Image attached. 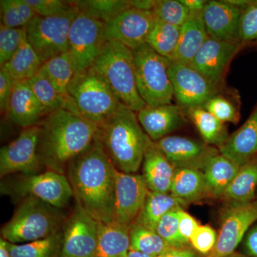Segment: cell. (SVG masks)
I'll return each instance as SVG.
<instances>
[{
    "mask_svg": "<svg viewBox=\"0 0 257 257\" xmlns=\"http://www.w3.org/2000/svg\"><path fill=\"white\" fill-rule=\"evenodd\" d=\"M116 169L100 140L68 165V179L77 204L98 222L114 221Z\"/></svg>",
    "mask_w": 257,
    "mask_h": 257,
    "instance_id": "6da1fadb",
    "label": "cell"
},
{
    "mask_svg": "<svg viewBox=\"0 0 257 257\" xmlns=\"http://www.w3.org/2000/svg\"><path fill=\"white\" fill-rule=\"evenodd\" d=\"M40 126V160L49 170L61 174H64L66 165L92 145L98 132L94 123L64 109L49 113Z\"/></svg>",
    "mask_w": 257,
    "mask_h": 257,
    "instance_id": "7a4b0ae2",
    "label": "cell"
},
{
    "mask_svg": "<svg viewBox=\"0 0 257 257\" xmlns=\"http://www.w3.org/2000/svg\"><path fill=\"white\" fill-rule=\"evenodd\" d=\"M97 138L115 168L135 174L143 165L150 138L142 127L138 114L124 105L98 126Z\"/></svg>",
    "mask_w": 257,
    "mask_h": 257,
    "instance_id": "3957f363",
    "label": "cell"
},
{
    "mask_svg": "<svg viewBox=\"0 0 257 257\" xmlns=\"http://www.w3.org/2000/svg\"><path fill=\"white\" fill-rule=\"evenodd\" d=\"M99 74L122 105L138 113L147 106L138 92L131 49L107 41L92 68Z\"/></svg>",
    "mask_w": 257,
    "mask_h": 257,
    "instance_id": "277c9868",
    "label": "cell"
},
{
    "mask_svg": "<svg viewBox=\"0 0 257 257\" xmlns=\"http://www.w3.org/2000/svg\"><path fill=\"white\" fill-rule=\"evenodd\" d=\"M59 209L37 198H24L14 215L2 228V237L12 243L45 239L60 231L62 216Z\"/></svg>",
    "mask_w": 257,
    "mask_h": 257,
    "instance_id": "5b68a950",
    "label": "cell"
},
{
    "mask_svg": "<svg viewBox=\"0 0 257 257\" xmlns=\"http://www.w3.org/2000/svg\"><path fill=\"white\" fill-rule=\"evenodd\" d=\"M69 94L78 114L97 126L122 105L104 79L92 69L74 74Z\"/></svg>",
    "mask_w": 257,
    "mask_h": 257,
    "instance_id": "8992f818",
    "label": "cell"
},
{
    "mask_svg": "<svg viewBox=\"0 0 257 257\" xmlns=\"http://www.w3.org/2000/svg\"><path fill=\"white\" fill-rule=\"evenodd\" d=\"M137 86L148 106L172 104L173 87L169 76L170 60L147 44L133 50Z\"/></svg>",
    "mask_w": 257,
    "mask_h": 257,
    "instance_id": "52a82bcc",
    "label": "cell"
},
{
    "mask_svg": "<svg viewBox=\"0 0 257 257\" xmlns=\"http://www.w3.org/2000/svg\"><path fill=\"white\" fill-rule=\"evenodd\" d=\"M79 13L74 8L57 16L43 18L37 15L25 28L27 40L42 63L68 52L69 30Z\"/></svg>",
    "mask_w": 257,
    "mask_h": 257,
    "instance_id": "ba28073f",
    "label": "cell"
},
{
    "mask_svg": "<svg viewBox=\"0 0 257 257\" xmlns=\"http://www.w3.org/2000/svg\"><path fill=\"white\" fill-rule=\"evenodd\" d=\"M1 192L15 198H37L60 209L66 207L74 197L68 178L64 174L52 170L36 175H23L10 184L3 183Z\"/></svg>",
    "mask_w": 257,
    "mask_h": 257,
    "instance_id": "9c48e42d",
    "label": "cell"
},
{
    "mask_svg": "<svg viewBox=\"0 0 257 257\" xmlns=\"http://www.w3.org/2000/svg\"><path fill=\"white\" fill-rule=\"evenodd\" d=\"M106 24L89 15L79 13L71 25L68 52L75 73L93 67L106 44Z\"/></svg>",
    "mask_w": 257,
    "mask_h": 257,
    "instance_id": "30bf717a",
    "label": "cell"
},
{
    "mask_svg": "<svg viewBox=\"0 0 257 257\" xmlns=\"http://www.w3.org/2000/svg\"><path fill=\"white\" fill-rule=\"evenodd\" d=\"M40 124L25 128L18 138L0 150L1 177L13 173L39 174L42 165L38 154Z\"/></svg>",
    "mask_w": 257,
    "mask_h": 257,
    "instance_id": "8fae6325",
    "label": "cell"
},
{
    "mask_svg": "<svg viewBox=\"0 0 257 257\" xmlns=\"http://www.w3.org/2000/svg\"><path fill=\"white\" fill-rule=\"evenodd\" d=\"M168 72L174 98L184 111L203 106L211 98L220 94L221 87L190 66L170 60Z\"/></svg>",
    "mask_w": 257,
    "mask_h": 257,
    "instance_id": "7c38bea8",
    "label": "cell"
},
{
    "mask_svg": "<svg viewBox=\"0 0 257 257\" xmlns=\"http://www.w3.org/2000/svg\"><path fill=\"white\" fill-rule=\"evenodd\" d=\"M60 257H94L98 221L77 204L64 224Z\"/></svg>",
    "mask_w": 257,
    "mask_h": 257,
    "instance_id": "4fadbf2b",
    "label": "cell"
},
{
    "mask_svg": "<svg viewBox=\"0 0 257 257\" xmlns=\"http://www.w3.org/2000/svg\"><path fill=\"white\" fill-rule=\"evenodd\" d=\"M257 221V201L243 205L229 204L222 216L217 241L206 257H224L234 253L248 229Z\"/></svg>",
    "mask_w": 257,
    "mask_h": 257,
    "instance_id": "5bb4252c",
    "label": "cell"
},
{
    "mask_svg": "<svg viewBox=\"0 0 257 257\" xmlns=\"http://www.w3.org/2000/svg\"><path fill=\"white\" fill-rule=\"evenodd\" d=\"M155 23L152 11L132 7L106 24L104 37L106 42H118L133 50L146 44Z\"/></svg>",
    "mask_w": 257,
    "mask_h": 257,
    "instance_id": "9a60e30c",
    "label": "cell"
},
{
    "mask_svg": "<svg viewBox=\"0 0 257 257\" xmlns=\"http://www.w3.org/2000/svg\"><path fill=\"white\" fill-rule=\"evenodd\" d=\"M149 192L143 175L116 170L114 221L130 227L140 214Z\"/></svg>",
    "mask_w": 257,
    "mask_h": 257,
    "instance_id": "2e32d148",
    "label": "cell"
},
{
    "mask_svg": "<svg viewBox=\"0 0 257 257\" xmlns=\"http://www.w3.org/2000/svg\"><path fill=\"white\" fill-rule=\"evenodd\" d=\"M175 169L202 171L207 162L219 153L218 148L179 136H167L155 142Z\"/></svg>",
    "mask_w": 257,
    "mask_h": 257,
    "instance_id": "e0dca14e",
    "label": "cell"
},
{
    "mask_svg": "<svg viewBox=\"0 0 257 257\" xmlns=\"http://www.w3.org/2000/svg\"><path fill=\"white\" fill-rule=\"evenodd\" d=\"M242 46L209 37L189 66L221 87L230 62Z\"/></svg>",
    "mask_w": 257,
    "mask_h": 257,
    "instance_id": "ac0fdd59",
    "label": "cell"
},
{
    "mask_svg": "<svg viewBox=\"0 0 257 257\" xmlns=\"http://www.w3.org/2000/svg\"><path fill=\"white\" fill-rule=\"evenodd\" d=\"M243 8L229 1H207L203 19L208 35L231 43L242 44L240 40V22Z\"/></svg>",
    "mask_w": 257,
    "mask_h": 257,
    "instance_id": "d6986e66",
    "label": "cell"
},
{
    "mask_svg": "<svg viewBox=\"0 0 257 257\" xmlns=\"http://www.w3.org/2000/svg\"><path fill=\"white\" fill-rule=\"evenodd\" d=\"M7 113L15 124L23 128L40 124L49 114L27 80L14 81Z\"/></svg>",
    "mask_w": 257,
    "mask_h": 257,
    "instance_id": "ffe728a7",
    "label": "cell"
},
{
    "mask_svg": "<svg viewBox=\"0 0 257 257\" xmlns=\"http://www.w3.org/2000/svg\"><path fill=\"white\" fill-rule=\"evenodd\" d=\"M137 114L142 127L153 142L169 136L186 123L182 108L172 104L147 105Z\"/></svg>",
    "mask_w": 257,
    "mask_h": 257,
    "instance_id": "44dd1931",
    "label": "cell"
},
{
    "mask_svg": "<svg viewBox=\"0 0 257 257\" xmlns=\"http://www.w3.org/2000/svg\"><path fill=\"white\" fill-rule=\"evenodd\" d=\"M224 157L239 167L255 159L257 155V107L244 124L219 149Z\"/></svg>",
    "mask_w": 257,
    "mask_h": 257,
    "instance_id": "7402d4cb",
    "label": "cell"
},
{
    "mask_svg": "<svg viewBox=\"0 0 257 257\" xmlns=\"http://www.w3.org/2000/svg\"><path fill=\"white\" fill-rule=\"evenodd\" d=\"M175 171V167L150 139L144 155L142 175L150 191L170 193Z\"/></svg>",
    "mask_w": 257,
    "mask_h": 257,
    "instance_id": "603a6c76",
    "label": "cell"
},
{
    "mask_svg": "<svg viewBox=\"0 0 257 257\" xmlns=\"http://www.w3.org/2000/svg\"><path fill=\"white\" fill-rule=\"evenodd\" d=\"M208 37L203 12L191 13L188 20L181 27L178 45L171 61L189 66Z\"/></svg>",
    "mask_w": 257,
    "mask_h": 257,
    "instance_id": "cb8c5ba5",
    "label": "cell"
},
{
    "mask_svg": "<svg viewBox=\"0 0 257 257\" xmlns=\"http://www.w3.org/2000/svg\"><path fill=\"white\" fill-rule=\"evenodd\" d=\"M130 228L115 221L98 222L94 257H127L130 251Z\"/></svg>",
    "mask_w": 257,
    "mask_h": 257,
    "instance_id": "d4e9b609",
    "label": "cell"
},
{
    "mask_svg": "<svg viewBox=\"0 0 257 257\" xmlns=\"http://www.w3.org/2000/svg\"><path fill=\"white\" fill-rule=\"evenodd\" d=\"M240 167L220 152L207 162L203 170L207 195L221 197L239 172Z\"/></svg>",
    "mask_w": 257,
    "mask_h": 257,
    "instance_id": "484cf974",
    "label": "cell"
},
{
    "mask_svg": "<svg viewBox=\"0 0 257 257\" xmlns=\"http://www.w3.org/2000/svg\"><path fill=\"white\" fill-rule=\"evenodd\" d=\"M187 205V203L170 193L150 191L135 221L147 229L156 231L157 225L165 214L174 209H184Z\"/></svg>",
    "mask_w": 257,
    "mask_h": 257,
    "instance_id": "4316f807",
    "label": "cell"
},
{
    "mask_svg": "<svg viewBox=\"0 0 257 257\" xmlns=\"http://www.w3.org/2000/svg\"><path fill=\"white\" fill-rule=\"evenodd\" d=\"M40 70L50 81L57 92L68 103L69 111L78 114L69 94V84L75 74L69 52H64L44 62Z\"/></svg>",
    "mask_w": 257,
    "mask_h": 257,
    "instance_id": "83f0119b",
    "label": "cell"
},
{
    "mask_svg": "<svg viewBox=\"0 0 257 257\" xmlns=\"http://www.w3.org/2000/svg\"><path fill=\"white\" fill-rule=\"evenodd\" d=\"M257 187V159L240 167L222 197L229 204L243 205L253 202Z\"/></svg>",
    "mask_w": 257,
    "mask_h": 257,
    "instance_id": "f1b7e54d",
    "label": "cell"
},
{
    "mask_svg": "<svg viewBox=\"0 0 257 257\" xmlns=\"http://www.w3.org/2000/svg\"><path fill=\"white\" fill-rule=\"evenodd\" d=\"M170 193L187 204L208 196L202 171L176 169Z\"/></svg>",
    "mask_w": 257,
    "mask_h": 257,
    "instance_id": "f546056e",
    "label": "cell"
},
{
    "mask_svg": "<svg viewBox=\"0 0 257 257\" xmlns=\"http://www.w3.org/2000/svg\"><path fill=\"white\" fill-rule=\"evenodd\" d=\"M185 111L200 133L204 143L219 149L227 141L229 135L224 123L216 119L203 106L191 108Z\"/></svg>",
    "mask_w": 257,
    "mask_h": 257,
    "instance_id": "4dcf8cb0",
    "label": "cell"
},
{
    "mask_svg": "<svg viewBox=\"0 0 257 257\" xmlns=\"http://www.w3.org/2000/svg\"><path fill=\"white\" fill-rule=\"evenodd\" d=\"M42 64L25 36L15 55L3 67L8 70L15 81H23L28 80L37 74Z\"/></svg>",
    "mask_w": 257,
    "mask_h": 257,
    "instance_id": "1f68e13d",
    "label": "cell"
},
{
    "mask_svg": "<svg viewBox=\"0 0 257 257\" xmlns=\"http://www.w3.org/2000/svg\"><path fill=\"white\" fill-rule=\"evenodd\" d=\"M63 234L58 231L45 239L31 242L12 243L8 241L11 257H60Z\"/></svg>",
    "mask_w": 257,
    "mask_h": 257,
    "instance_id": "d6a6232c",
    "label": "cell"
},
{
    "mask_svg": "<svg viewBox=\"0 0 257 257\" xmlns=\"http://www.w3.org/2000/svg\"><path fill=\"white\" fill-rule=\"evenodd\" d=\"M180 32L179 27L155 20L146 43L162 57L172 60L178 45Z\"/></svg>",
    "mask_w": 257,
    "mask_h": 257,
    "instance_id": "836d02e7",
    "label": "cell"
},
{
    "mask_svg": "<svg viewBox=\"0 0 257 257\" xmlns=\"http://www.w3.org/2000/svg\"><path fill=\"white\" fill-rule=\"evenodd\" d=\"M130 250L158 256L172 247L157 234L136 221L130 228Z\"/></svg>",
    "mask_w": 257,
    "mask_h": 257,
    "instance_id": "e575fe53",
    "label": "cell"
},
{
    "mask_svg": "<svg viewBox=\"0 0 257 257\" xmlns=\"http://www.w3.org/2000/svg\"><path fill=\"white\" fill-rule=\"evenodd\" d=\"M79 13L107 24L121 12L132 8L131 0H80L72 1Z\"/></svg>",
    "mask_w": 257,
    "mask_h": 257,
    "instance_id": "d590c367",
    "label": "cell"
},
{
    "mask_svg": "<svg viewBox=\"0 0 257 257\" xmlns=\"http://www.w3.org/2000/svg\"><path fill=\"white\" fill-rule=\"evenodd\" d=\"M27 81L34 94L49 113L60 109L69 110L68 103L57 92L41 71L39 70L37 74Z\"/></svg>",
    "mask_w": 257,
    "mask_h": 257,
    "instance_id": "8d00e7d4",
    "label": "cell"
},
{
    "mask_svg": "<svg viewBox=\"0 0 257 257\" xmlns=\"http://www.w3.org/2000/svg\"><path fill=\"white\" fill-rule=\"evenodd\" d=\"M1 23L10 28H25L37 13L25 0H1Z\"/></svg>",
    "mask_w": 257,
    "mask_h": 257,
    "instance_id": "74e56055",
    "label": "cell"
},
{
    "mask_svg": "<svg viewBox=\"0 0 257 257\" xmlns=\"http://www.w3.org/2000/svg\"><path fill=\"white\" fill-rule=\"evenodd\" d=\"M152 13L155 20L179 28L186 23L191 14L180 0H156Z\"/></svg>",
    "mask_w": 257,
    "mask_h": 257,
    "instance_id": "f35d334b",
    "label": "cell"
},
{
    "mask_svg": "<svg viewBox=\"0 0 257 257\" xmlns=\"http://www.w3.org/2000/svg\"><path fill=\"white\" fill-rule=\"evenodd\" d=\"M180 209H174L167 213L157 225V234L172 247H185L189 243L179 233V211Z\"/></svg>",
    "mask_w": 257,
    "mask_h": 257,
    "instance_id": "ab89813d",
    "label": "cell"
},
{
    "mask_svg": "<svg viewBox=\"0 0 257 257\" xmlns=\"http://www.w3.org/2000/svg\"><path fill=\"white\" fill-rule=\"evenodd\" d=\"M25 28H10L0 25V66L3 67L15 55L24 38Z\"/></svg>",
    "mask_w": 257,
    "mask_h": 257,
    "instance_id": "60d3db41",
    "label": "cell"
},
{
    "mask_svg": "<svg viewBox=\"0 0 257 257\" xmlns=\"http://www.w3.org/2000/svg\"><path fill=\"white\" fill-rule=\"evenodd\" d=\"M203 107L221 122H232L235 124L239 121V111L236 106L221 94L211 98Z\"/></svg>",
    "mask_w": 257,
    "mask_h": 257,
    "instance_id": "b9f144b4",
    "label": "cell"
},
{
    "mask_svg": "<svg viewBox=\"0 0 257 257\" xmlns=\"http://www.w3.org/2000/svg\"><path fill=\"white\" fill-rule=\"evenodd\" d=\"M241 43L257 42V2H251L243 9L240 22Z\"/></svg>",
    "mask_w": 257,
    "mask_h": 257,
    "instance_id": "7bdbcfd3",
    "label": "cell"
},
{
    "mask_svg": "<svg viewBox=\"0 0 257 257\" xmlns=\"http://www.w3.org/2000/svg\"><path fill=\"white\" fill-rule=\"evenodd\" d=\"M39 16L43 18L64 14L75 8L72 1L62 0H25Z\"/></svg>",
    "mask_w": 257,
    "mask_h": 257,
    "instance_id": "ee69618b",
    "label": "cell"
},
{
    "mask_svg": "<svg viewBox=\"0 0 257 257\" xmlns=\"http://www.w3.org/2000/svg\"><path fill=\"white\" fill-rule=\"evenodd\" d=\"M217 238V233L211 226L199 225L193 233L190 243L197 251L208 255L215 246Z\"/></svg>",
    "mask_w": 257,
    "mask_h": 257,
    "instance_id": "f6af8a7d",
    "label": "cell"
},
{
    "mask_svg": "<svg viewBox=\"0 0 257 257\" xmlns=\"http://www.w3.org/2000/svg\"><path fill=\"white\" fill-rule=\"evenodd\" d=\"M14 79L4 67L0 68V109L7 112L10 96L13 92Z\"/></svg>",
    "mask_w": 257,
    "mask_h": 257,
    "instance_id": "bcb514c9",
    "label": "cell"
},
{
    "mask_svg": "<svg viewBox=\"0 0 257 257\" xmlns=\"http://www.w3.org/2000/svg\"><path fill=\"white\" fill-rule=\"evenodd\" d=\"M199 226L197 220L186 212L184 209L179 211V229L181 236L187 242L190 243V239L196 228Z\"/></svg>",
    "mask_w": 257,
    "mask_h": 257,
    "instance_id": "7dc6e473",
    "label": "cell"
},
{
    "mask_svg": "<svg viewBox=\"0 0 257 257\" xmlns=\"http://www.w3.org/2000/svg\"><path fill=\"white\" fill-rule=\"evenodd\" d=\"M243 245L247 256L257 257V224L246 233Z\"/></svg>",
    "mask_w": 257,
    "mask_h": 257,
    "instance_id": "c3c4849f",
    "label": "cell"
},
{
    "mask_svg": "<svg viewBox=\"0 0 257 257\" xmlns=\"http://www.w3.org/2000/svg\"><path fill=\"white\" fill-rule=\"evenodd\" d=\"M157 257H197L192 250L185 247H171Z\"/></svg>",
    "mask_w": 257,
    "mask_h": 257,
    "instance_id": "681fc988",
    "label": "cell"
},
{
    "mask_svg": "<svg viewBox=\"0 0 257 257\" xmlns=\"http://www.w3.org/2000/svg\"><path fill=\"white\" fill-rule=\"evenodd\" d=\"M180 2L190 11V13L203 12L207 3V1L204 0H180Z\"/></svg>",
    "mask_w": 257,
    "mask_h": 257,
    "instance_id": "f907efd6",
    "label": "cell"
},
{
    "mask_svg": "<svg viewBox=\"0 0 257 257\" xmlns=\"http://www.w3.org/2000/svg\"><path fill=\"white\" fill-rule=\"evenodd\" d=\"M156 0H133L131 1L132 7L146 11H152L155 7Z\"/></svg>",
    "mask_w": 257,
    "mask_h": 257,
    "instance_id": "816d5d0a",
    "label": "cell"
},
{
    "mask_svg": "<svg viewBox=\"0 0 257 257\" xmlns=\"http://www.w3.org/2000/svg\"><path fill=\"white\" fill-rule=\"evenodd\" d=\"M0 257H11L8 248V241L3 237L0 239Z\"/></svg>",
    "mask_w": 257,
    "mask_h": 257,
    "instance_id": "f5cc1de1",
    "label": "cell"
},
{
    "mask_svg": "<svg viewBox=\"0 0 257 257\" xmlns=\"http://www.w3.org/2000/svg\"><path fill=\"white\" fill-rule=\"evenodd\" d=\"M127 257H156L153 256H150V255L145 254V253L139 252V251H133V250H130L128 252Z\"/></svg>",
    "mask_w": 257,
    "mask_h": 257,
    "instance_id": "db71d44e",
    "label": "cell"
},
{
    "mask_svg": "<svg viewBox=\"0 0 257 257\" xmlns=\"http://www.w3.org/2000/svg\"><path fill=\"white\" fill-rule=\"evenodd\" d=\"M224 257H248L246 256V255L243 254V253H241L239 252H236V251H234V253H231V254L228 255V256H224Z\"/></svg>",
    "mask_w": 257,
    "mask_h": 257,
    "instance_id": "11a10c76",
    "label": "cell"
}]
</instances>
